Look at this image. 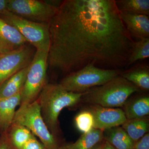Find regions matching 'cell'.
Listing matches in <instances>:
<instances>
[{
	"instance_id": "cell-1",
	"label": "cell",
	"mask_w": 149,
	"mask_h": 149,
	"mask_svg": "<svg viewBox=\"0 0 149 149\" xmlns=\"http://www.w3.org/2000/svg\"><path fill=\"white\" fill-rule=\"evenodd\" d=\"M49 24L51 68L68 74L89 64L126 67L135 41L115 0H65Z\"/></svg>"
},
{
	"instance_id": "cell-2",
	"label": "cell",
	"mask_w": 149,
	"mask_h": 149,
	"mask_svg": "<svg viewBox=\"0 0 149 149\" xmlns=\"http://www.w3.org/2000/svg\"><path fill=\"white\" fill-rule=\"evenodd\" d=\"M83 93L69 92L59 83H48L37 100L41 114L51 133L57 139L59 132L58 117L66 107H74L81 101Z\"/></svg>"
},
{
	"instance_id": "cell-3",
	"label": "cell",
	"mask_w": 149,
	"mask_h": 149,
	"mask_svg": "<svg viewBox=\"0 0 149 149\" xmlns=\"http://www.w3.org/2000/svg\"><path fill=\"white\" fill-rule=\"evenodd\" d=\"M140 89L120 74L104 85L83 93L81 100L87 103L108 108L123 107L127 100Z\"/></svg>"
},
{
	"instance_id": "cell-4",
	"label": "cell",
	"mask_w": 149,
	"mask_h": 149,
	"mask_svg": "<svg viewBox=\"0 0 149 149\" xmlns=\"http://www.w3.org/2000/svg\"><path fill=\"white\" fill-rule=\"evenodd\" d=\"M121 72L120 69H103L89 64L67 74L59 84L69 92L83 93L91 88L104 85Z\"/></svg>"
},
{
	"instance_id": "cell-5",
	"label": "cell",
	"mask_w": 149,
	"mask_h": 149,
	"mask_svg": "<svg viewBox=\"0 0 149 149\" xmlns=\"http://www.w3.org/2000/svg\"><path fill=\"white\" fill-rule=\"evenodd\" d=\"M16 111L13 123L24 126L40 140L47 149H59L57 139L51 133L43 120L37 100L22 104Z\"/></svg>"
},
{
	"instance_id": "cell-6",
	"label": "cell",
	"mask_w": 149,
	"mask_h": 149,
	"mask_svg": "<svg viewBox=\"0 0 149 149\" xmlns=\"http://www.w3.org/2000/svg\"><path fill=\"white\" fill-rule=\"evenodd\" d=\"M0 18L16 28L36 50L48 53L50 42L49 23L30 21L8 10L0 14Z\"/></svg>"
},
{
	"instance_id": "cell-7",
	"label": "cell",
	"mask_w": 149,
	"mask_h": 149,
	"mask_svg": "<svg viewBox=\"0 0 149 149\" xmlns=\"http://www.w3.org/2000/svg\"><path fill=\"white\" fill-rule=\"evenodd\" d=\"M48 53L44 51H36L20 92V105L31 103L36 100L47 83Z\"/></svg>"
},
{
	"instance_id": "cell-8",
	"label": "cell",
	"mask_w": 149,
	"mask_h": 149,
	"mask_svg": "<svg viewBox=\"0 0 149 149\" xmlns=\"http://www.w3.org/2000/svg\"><path fill=\"white\" fill-rule=\"evenodd\" d=\"M58 8L49 4L45 1L8 0L7 10L16 15L30 21L49 23Z\"/></svg>"
},
{
	"instance_id": "cell-9",
	"label": "cell",
	"mask_w": 149,
	"mask_h": 149,
	"mask_svg": "<svg viewBox=\"0 0 149 149\" xmlns=\"http://www.w3.org/2000/svg\"><path fill=\"white\" fill-rule=\"evenodd\" d=\"M36 49L29 44L0 56V85L31 63Z\"/></svg>"
},
{
	"instance_id": "cell-10",
	"label": "cell",
	"mask_w": 149,
	"mask_h": 149,
	"mask_svg": "<svg viewBox=\"0 0 149 149\" xmlns=\"http://www.w3.org/2000/svg\"><path fill=\"white\" fill-rule=\"evenodd\" d=\"M91 112L95 120L94 128L103 131L122 125L127 120L124 111L120 108L96 105Z\"/></svg>"
},
{
	"instance_id": "cell-11",
	"label": "cell",
	"mask_w": 149,
	"mask_h": 149,
	"mask_svg": "<svg viewBox=\"0 0 149 149\" xmlns=\"http://www.w3.org/2000/svg\"><path fill=\"white\" fill-rule=\"evenodd\" d=\"M27 44L16 28L0 18V54L10 52Z\"/></svg>"
},
{
	"instance_id": "cell-12",
	"label": "cell",
	"mask_w": 149,
	"mask_h": 149,
	"mask_svg": "<svg viewBox=\"0 0 149 149\" xmlns=\"http://www.w3.org/2000/svg\"><path fill=\"white\" fill-rule=\"evenodd\" d=\"M120 17L131 35L139 40L149 38V17L145 15L120 12Z\"/></svg>"
},
{
	"instance_id": "cell-13",
	"label": "cell",
	"mask_w": 149,
	"mask_h": 149,
	"mask_svg": "<svg viewBox=\"0 0 149 149\" xmlns=\"http://www.w3.org/2000/svg\"><path fill=\"white\" fill-rule=\"evenodd\" d=\"M29 65L12 75L0 85V100L20 93L26 80Z\"/></svg>"
},
{
	"instance_id": "cell-14",
	"label": "cell",
	"mask_w": 149,
	"mask_h": 149,
	"mask_svg": "<svg viewBox=\"0 0 149 149\" xmlns=\"http://www.w3.org/2000/svg\"><path fill=\"white\" fill-rule=\"evenodd\" d=\"M20 103V93L16 95L0 100V130L7 131L13 122L17 107Z\"/></svg>"
},
{
	"instance_id": "cell-15",
	"label": "cell",
	"mask_w": 149,
	"mask_h": 149,
	"mask_svg": "<svg viewBox=\"0 0 149 149\" xmlns=\"http://www.w3.org/2000/svg\"><path fill=\"white\" fill-rule=\"evenodd\" d=\"M120 75L136 85L139 89L149 90V67L147 64H137L120 72Z\"/></svg>"
},
{
	"instance_id": "cell-16",
	"label": "cell",
	"mask_w": 149,
	"mask_h": 149,
	"mask_svg": "<svg viewBox=\"0 0 149 149\" xmlns=\"http://www.w3.org/2000/svg\"><path fill=\"white\" fill-rule=\"evenodd\" d=\"M104 140V131L94 128L83 133L73 143L60 146L59 149H91Z\"/></svg>"
},
{
	"instance_id": "cell-17",
	"label": "cell",
	"mask_w": 149,
	"mask_h": 149,
	"mask_svg": "<svg viewBox=\"0 0 149 149\" xmlns=\"http://www.w3.org/2000/svg\"><path fill=\"white\" fill-rule=\"evenodd\" d=\"M107 130L104 140L116 149H133L134 142L122 127H114Z\"/></svg>"
},
{
	"instance_id": "cell-18",
	"label": "cell",
	"mask_w": 149,
	"mask_h": 149,
	"mask_svg": "<svg viewBox=\"0 0 149 149\" xmlns=\"http://www.w3.org/2000/svg\"><path fill=\"white\" fill-rule=\"evenodd\" d=\"M123 111L127 119H136L146 117L149 114V97L143 96L126 103Z\"/></svg>"
},
{
	"instance_id": "cell-19",
	"label": "cell",
	"mask_w": 149,
	"mask_h": 149,
	"mask_svg": "<svg viewBox=\"0 0 149 149\" xmlns=\"http://www.w3.org/2000/svg\"><path fill=\"white\" fill-rule=\"evenodd\" d=\"M122 125V128L133 142L139 140L149 131V120L146 117L127 119Z\"/></svg>"
},
{
	"instance_id": "cell-20",
	"label": "cell",
	"mask_w": 149,
	"mask_h": 149,
	"mask_svg": "<svg viewBox=\"0 0 149 149\" xmlns=\"http://www.w3.org/2000/svg\"><path fill=\"white\" fill-rule=\"evenodd\" d=\"M9 140L15 149H21L34 135L22 125L13 123L6 132Z\"/></svg>"
},
{
	"instance_id": "cell-21",
	"label": "cell",
	"mask_w": 149,
	"mask_h": 149,
	"mask_svg": "<svg viewBox=\"0 0 149 149\" xmlns=\"http://www.w3.org/2000/svg\"><path fill=\"white\" fill-rule=\"evenodd\" d=\"M120 12L149 15V0H115Z\"/></svg>"
},
{
	"instance_id": "cell-22",
	"label": "cell",
	"mask_w": 149,
	"mask_h": 149,
	"mask_svg": "<svg viewBox=\"0 0 149 149\" xmlns=\"http://www.w3.org/2000/svg\"><path fill=\"white\" fill-rule=\"evenodd\" d=\"M149 57V38L141 39L135 42L126 68L136 61L148 58Z\"/></svg>"
},
{
	"instance_id": "cell-23",
	"label": "cell",
	"mask_w": 149,
	"mask_h": 149,
	"mask_svg": "<svg viewBox=\"0 0 149 149\" xmlns=\"http://www.w3.org/2000/svg\"><path fill=\"white\" fill-rule=\"evenodd\" d=\"M74 123L77 129L83 134L90 132L95 126L93 113L86 111L81 112L75 116Z\"/></svg>"
},
{
	"instance_id": "cell-24",
	"label": "cell",
	"mask_w": 149,
	"mask_h": 149,
	"mask_svg": "<svg viewBox=\"0 0 149 149\" xmlns=\"http://www.w3.org/2000/svg\"><path fill=\"white\" fill-rule=\"evenodd\" d=\"M21 149H47L43 144L34 136L24 144Z\"/></svg>"
},
{
	"instance_id": "cell-25",
	"label": "cell",
	"mask_w": 149,
	"mask_h": 149,
	"mask_svg": "<svg viewBox=\"0 0 149 149\" xmlns=\"http://www.w3.org/2000/svg\"><path fill=\"white\" fill-rule=\"evenodd\" d=\"M133 149H149V134L147 133L139 140L134 142Z\"/></svg>"
},
{
	"instance_id": "cell-26",
	"label": "cell",
	"mask_w": 149,
	"mask_h": 149,
	"mask_svg": "<svg viewBox=\"0 0 149 149\" xmlns=\"http://www.w3.org/2000/svg\"><path fill=\"white\" fill-rule=\"evenodd\" d=\"M0 149H15L10 142L6 132L1 133L0 138Z\"/></svg>"
},
{
	"instance_id": "cell-27",
	"label": "cell",
	"mask_w": 149,
	"mask_h": 149,
	"mask_svg": "<svg viewBox=\"0 0 149 149\" xmlns=\"http://www.w3.org/2000/svg\"><path fill=\"white\" fill-rule=\"evenodd\" d=\"M8 0H0V14L8 10Z\"/></svg>"
},
{
	"instance_id": "cell-28",
	"label": "cell",
	"mask_w": 149,
	"mask_h": 149,
	"mask_svg": "<svg viewBox=\"0 0 149 149\" xmlns=\"http://www.w3.org/2000/svg\"><path fill=\"white\" fill-rule=\"evenodd\" d=\"M102 149H116L113 146H112L107 141H105L103 143L102 146Z\"/></svg>"
},
{
	"instance_id": "cell-29",
	"label": "cell",
	"mask_w": 149,
	"mask_h": 149,
	"mask_svg": "<svg viewBox=\"0 0 149 149\" xmlns=\"http://www.w3.org/2000/svg\"><path fill=\"white\" fill-rule=\"evenodd\" d=\"M103 143V142L102 141V142H100L99 143L97 144V145H96L95 146L91 149H102Z\"/></svg>"
},
{
	"instance_id": "cell-30",
	"label": "cell",
	"mask_w": 149,
	"mask_h": 149,
	"mask_svg": "<svg viewBox=\"0 0 149 149\" xmlns=\"http://www.w3.org/2000/svg\"><path fill=\"white\" fill-rule=\"evenodd\" d=\"M0 56H1V54H0Z\"/></svg>"
}]
</instances>
